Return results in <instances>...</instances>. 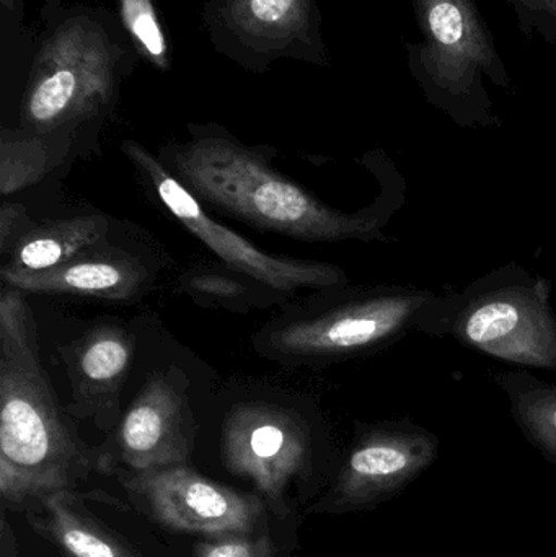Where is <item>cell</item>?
<instances>
[{
    "label": "cell",
    "mask_w": 556,
    "mask_h": 557,
    "mask_svg": "<svg viewBox=\"0 0 556 557\" xmlns=\"http://www.w3.org/2000/svg\"><path fill=\"white\" fill-rule=\"evenodd\" d=\"M180 182L201 201L263 231L304 242H388L382 228L400 198L356 212L336 211L277 172L260 150L228 136H201L175 157Z\"/></svg>",
    "instance_id": "2"
},
{
    "label": "cell",
    "mask_w": 556,
    "mask_h": 557,
    "mask_svg": "<svg viewBox=\"0 0 556 557\" xmlns=\"http://www.w3.org/2000/svg\"><path fill=\"white\" fill-rule=\"evenodd\" d=\"M437 454L436 435L413 422L361 425L332 490L310 512L371 509L417 480L434 463Z\"/></svg>",
    "instance_id": "9"
},
{
    "label": "cell",
    "mask_w": 556,
    "mask_h": 557,
    "mask_svg": "<svg viewBox=\"0 0 556 557\" xmlns=\"http://www.w3.org/2000/svg\"><path fill=\"white\" fill-rule=\"evenodd\" d=\"M121 484L134 506L170 532L206 539L260 532L267 520L263 497L202 476L188 465L126 473Z\"/></svg>",
    "instance_id": "8"
},
{
    "label": "cell",
    "mask_w": 556,
    "mask_h": 557,
    "mask_svg": "<svg viewBox=\"0 0 556 557\" xmlns=\"http://www.w3.org/2000/svg\"><path fill=\"white\" fill-rule=\"evenodd\" d=\"M22 292L3 284L0 295V497L13 510L103 471L101 450L88 447L59 408Z\"/></svg>",
    "instance_id": "1"
},
{
    "label": "cell",
    "mask_w": 556,
    "mask_h": 557,
    "mask_svg": "<svg viewBox=\"0 0 556 557\" xmlns=\"http://www.w3.org/2000/svg\"><path fill=\"white\" fill-rule=\"evenodd\" d=\"M518 26L526 38L538 33L545 42L556 46V0H508Z\"/></svg>",
    "instance_id": "22"
},
{
    "label": "cell",
    "mask_w": 556,
    "mask_h": 557,
    "mask_svg": "<svg viewBox=\"0 0 556 557\" xmlns=\"http://www.w3.org/2000/svg\"><path fill=\"white\" fill-rule=\"evenodd\" d=\"M434 297L407 285L330 288L306 310L268 324L258 344L271 359L296 363L369 356L417 331L421 311Z\"/></svg>",
    "instance_id": "5"
},
{
    "label": "cell",
    "mask_w": 556,
    "mask_h": 557,
    "mask_svg": "<svg viewBox=\"0 0 556 557\" xmlns=\"http://www.w3.org/2000/svg\"><path fill=\"white\" fill-rule=\"evenodd\" d=\"M123 152L150 180L160 201L173 218L178 219L186 231L191 232L232 270L283 294H291L297 288L330 290L348 284L345 271L335 264L268 255L215 222L199 199L139 144L126 140Z\"/></svg>",
    "instance_id": "7"
},
{
    "label": "cell",
    "mask_w": 556,
    "mask_h": 557,
    "mask_svg": "<svg viewBox=\"0 0 556 557\" xmlns=\"http://www.w3.org/2000/svg\"><path fill=\"white\" fill-rule=\"evenodd\" d=\"M52 150L42 134L7 131L0 134V193L3 198L45 178L52 166Z\"/></svg>",
    "instance_id": "18"
},
{
    "label": "cell",
    "mask_w": 556,
    "mask_h": 557,
    "mask_svg": "<svg viewBox=\"0 0 556 557\" xmlns=\"http://www.w3.org/2000/svg\"><path fill=\"white\" fill-rule=\"evenodd\" d=\"M232 20L244 35L286 45L310 28V0H228Z\"/></svg>",
    "instance_id": "17"
},
{
    "label": "cell",
    "mask_w": 556,
    "mask_h": 557,
    "mask_svg": "<svg viewBox=\"0 0 556 557\" xmlns=\"http://www.w3.org/2000/svg\"><path fill=\"white\" fill-rule=\"evenodd\" d=\"M121 16L131 38L156 67L169 69V42L152 0H120Z\"/></svg>",
    "instance_id": "19"
},
{
    "label": "cell",
    "mask_w": 556,
    "mask_h": 557,
    "mask_svg": "<svg viewBox=\"0 0 556 557\" xmlns=\"http://www.w3.org/2000/svg\"><path fill=\"white\" fill-rule=\"evenodd\" d=\"M108 228V219L100 214L42 222L26 231L13 245L7 267L26 271L61 267L85 250L100 245L107 237Z\"/></svg>",
    "instance_id": "15"
},
{
    "label": "cell",
    "mask_w": 556,
    "mask_h": 557,
    "mask_svg": "<svg viewBox=\"0 0 556 557\" xmlns=\"http://www.w3.org/2000/svg\"><path fill=\"white\" fill-rule=\"evenodd\" d=\"M134 356V336L118 324H98L64 350L74 411L111 429Z\"/></svg>",
    "instance_id": "12"
},
{
    "label": "cell",
    "mask_w": 556,
    "mask_h": 557,
    "mask_svg": "<svg viewBox=\"0 0 556 557\" xmlns=\"http://www.w3.org/2000/svg\"><path fill=\"white\" fill-rule=\"evenodd\" d=\"M32 529L64 557H146L101 522L75 491H62L29 507Z\"/></svg>",
    "instance_id": "14"
},
{
    "label": "cell",
    "mask_w": 556,
    "mask_h": 557,
    "mask_svg": "<svg viewBox=\"0 0 556 557\" xmlns=\"http://www.w3.org/2000/svg\"><path fill=\"white\" fill-rule=\"evenodd\" d=\"M25 209L15 202L3 201L0 208V253L7 255L13 245L18 242L25 232L22 227L26 224Z\"/></svg>",
    "instance_id": "23"
},
{
    "label": "cell",
    "mask_w": 556,
    "mask_h": 557,
    "mask_svg": "<svg viewBox=\"0 0 556 557\" xmlns=\"http://www.w3.org/2000/svg\"><path fill=\"white\" fill-rule=\"evenodd\" d=\"M423 41L405 42L408 69L428 103L460 127H499L485 81L511 77L475 0H411Z\"/></svg>",
    "instance_id": "4"
},
{
    "label": "cell",
    "mask_w": 556,
    "mask_h": 557,
    "mask_svg": "<svg viewBox=\"0 0 556 557\" xmlns=\"http://www.w3.org/2000/svg\"><path fill=\"white\" fill-rule=\"evenodd\" d=\"M552 282L506 264L464 290L436 295L421 311L417 331L453 337L493 359L556 372V313Z\"/></svg>",
    "instance_id": "3"
},
{
    "label": "cell",
    "mask_w": 556,
    "mask_h": 557,
    "mask_svg": "<svg viewBox=\"0 0 556 557\" xmlns=\"http://www.w3.org/2000/svg\"><path fill=\"white\" fill-rule=\"evenodd\" d=\"M113 46L88 20L64 23L45 42L22 107L26 131L48 134L97 114L114 88Z\"/></svg>",
    "instance_id": "6"
},
{
    "label": "cell",
    "mask_w": 556,
    "mask_h": 557,
    "mask_svg": "<svg viewBox=\"0 0 556 557\" xmlns=\"http://www.w3.org/2000/svg\"><path fill=\"white\" fill-rule=\"evenodd\" d=\"M310 434L294 412L268 403H248L228 412L222 429L221 458L235 476L251 481L264 500L286 516L294 481L310 468Z\"/></svg>",
    "instance_id": "10"
},
{
    "label": "cell",
    "mask_w": 556,
    "mask_h": 557,
    "mask_svg": "<svg viewBox=\"0 0 556 557\" xmlns=\"http://www.w3.org/2000/svg\"><path fill=\"white\" fill-rule=\"evenodd\" d=\"M196 557H274V545L267 532L225 535L199 542Z\"/></svg>",
    "instance_id": "21"
},
{
    "label": "cell",
    "mask_w": 556,
    "mask_h": 557,
    "mask_svg": "<svg viewBox=\"0 0 556 557\" xmlns=\"http://www.w3.org/2000/svg\"><path fill=\"white\" fill-rule=\"evenodd\" d=\"M196 441V424L185 385L166 373L150 376L127 409L114 437L116 461L126 473L188 465Z\"/></svg>",
    "instance_id": "11"
},
{
    "label": "cell",
    "mask_w": 556,
    "mask_h": 557,
    "mask_svg": "<svg viewBox=\"0 0 556 557\" xmlns=\"http://www.w3.org/2000/svg\"><path fill=\"white\" fill-rule=\"evenodd\" d=\"M496 383L508 395L512 418L526 438L556 467V383L526 370L499 373Z\"/></svg>",
    "instance_id": "16"
},
{
    "label": "cell",
    "mask_w": 556,
    "mask_h": 557,
    "mask_svg": "<svg viewBox=\"0 0 556 557\" xmlns=\"http://www.w3.org/2000/svg\"><path fill=\"white\" fill-rule=\"evenodd\" d=\"M2 3L7 9H13V0H2Z\"/></svg>",
    "instance_id": "24"
},
{
    "label": "cell",
    "mask_w": 556,
    "mask_h": 557,
    "mask_svg": "<svg viewBox=\"0 0 556 557\" xmlns=\"http://www.w3.org/2000/svg\"><path fill=\"white\" fill-rule=\"evenodd\" d=\"M182 284L198 300L219 305L244 304L250 292V287L240 278L212 270L189 271L182 277Z\"/></svg>",
    "instance_id": "20"
},
{
    "label": "cell",
    "mask_w": 556,
    "mask_h": 557,
    "mask_svg": "<svg viewBox=\"0 0 556 557\" xmlns=\"http://www.w3.org/2000/svg\"><path fill=\"white\" fill-rule=\"evenodd\" d=\"M3 284L33 294L85 295L107 300H131L143 292L147 271L123 251L85 250L74 260L45 271L2 268Z\"/></svg>",
    "instance_id": "13"
}]
</instances>
